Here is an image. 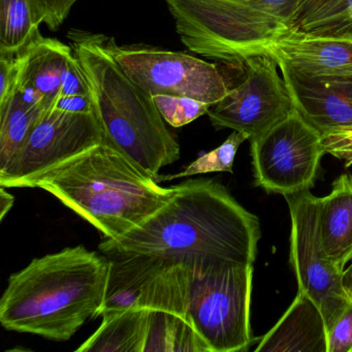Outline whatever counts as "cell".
I'll use <instances>...</instances> for the list:
<instances>
[{
	"label": "cell",
	"instance_id": "obj_1",
	"mask_svg": "<svg viewBox=\"0 0 352 352\" xmlns=\"http://www.w3.org/2000/svg\"><path fill=\"white\" fill-rule=\"evenodd\" d=\"M173 187L164 207L121 238L104 239L100 252L164 257L199 271L219 263H254L261 236L257 216L216 181L190 179Z\"/></svg>",
	"mask_w": 352,
	"mask_h": 352
},
{
	"label": "cell",
	"instance_id": "obj_2",
	"mask_svg": "<svg viewBox=\"0 0 352 352\" xmlns=\"http://www.w3.org/2000/svg\"><path fill=\"white\" fill-rule=\"evenodd\" d=\"M110 272V257L83 245L32 259L9 278L0 323L7 331L69 341L98 317Z\"/></svg>",
	"mask_w": 352,
	"mask_h": 352
},
{
	"label": "cell",
	"instance_id": "obj_3",
	"mask_svg": "<svg viewBox=\"0 0 352 352\" xmlns=\"http://www.w3.org/2000/svg\"><path fill=\"white\" fill-rule=\"evenodd\" d=\"M34 188L56 197L107 240L141 226L174 193L107 142L48 170Z\"/></svg>",
	"mask_w": 352,
	"mask_h": 352
},
{
	"label": "cell",
	"instance_id": "obj_4",
	"mask_svg": "<svg viewBox=\"0 0 352 352\" xmlns=\"http://www.w3.org/2000/svg\"><path fill=\"white\" fill-rule=\"evenodd\" d=\"M69 38L87 80L104 142L157 180L162 168L179 160L181 148L152 96L115 60L108 36L71 30Z\"/></svg>",
	"mask_w": 352,
	"mask_h": 352
},
{
	"label": "cell",
	"instance_id": "obj_5",
	"mask_svg": "<svg viewBox=\"0 0 352 352\" xmlns=\"http://www.w3.org/2000/svg\"><path fill=\"white\" fill-rule=\"evenodd\" d=\"M181 42L191 52L243 67L269 55L271 45L292 26L252 0H164Z\"/></svg>",
	"mask_w": 352,
	"mask_h": 352
},
{
	"label": "cell",
	"instance_id": "obj_6",
	"mask_svg": "<svg viewBox=\"0 0 352 352\" xmlns=\"http://www.w3.org/2000/svg\"><path fill=\"white\" fill-rule=\"evenodd\" d=\"M253 265L219 263L199 270L188 316L211 352L247 351L251 327Z\"/></svg>",
	"mask_w": 352,
	"mask_h": 352
},
{
	"label": "cell",
	"instance_id": "obj_7",
	"mask_svg": "<svg viewBox=\"0 0 352 352\" xmlns=\"http://www.w3.org/2000/svg\"><path fill=\"white\" fill-rule=\"evenodd\" d=\"M106 298L98 316L119 311L172 312L189 319L195 265L144 254L111 255Z\"/></svg>",
	"mask_w": 352,
	"mask_h": 352
},
{
	"label": "cell",
	"instance_id": "obj_8",
	"mask_svg": "<svg viewBox=\"0 0 352 352\" xmlns=\"http://www.w3.org/2000/svg\"><path fill=\"white\" fill-rule=\"evenodd\" d=\"M249 142L256 186L282 195L314 186L325 150L320 131L296 109L267 133Z\"/></svg>",
	"mask_w": 352,
	"mask_h": 352
},
{
	"label": "cell",
	"instance_id": "obj_9",
	"mask_svg": "<svg viewBox=\"0 0 352 352\" xmlns=\"http://www.w3.org/2000/svg\"><path fill=\"white\" fill-rule=\"evenodd\" d=\"M290 214L289 263L298 292L319 307L327 329L351 300L343 283V271L325 254L319 228V197L310 190L283 195Z\"/></svg>",
	"mask_w": 352,
	"mask_h": 352
},
{
	"label": "cell",
	"instance_id": "obj_10",
	"mask_svg": "<svg viewBox=\"0 0 352 352\" xmlns=\"http://www.w3.org/2000/svg\"><path fill=\"white\" fill-rule=\"evenodd\" d=\"M104 142L94 112L74 113L52 108L34 125L11 164L0 170V185L34 188L36 180L74 156Z\"/></svg>",
	"mask_w": 352,
	"mask_h": 352
},
{
	"label": "cell",
	"instance_id": "obj_11",
	"mask_svg": "<svg viewBox=\"0 0 352 352\" xmlns=\"http://www.w3.org/2000/svg\"><path fill=\"white\" fill-rule=\"evenodd\" d=\"M108 45L129 79L150 96H183L213 106L230 90L215 65L186 53L119 47L110 38Z\"/></svg>",
	"mask_w": 352,
	"mask_h": 352
},
{
	"label": "cell",
	"instance_id": "obj_12",
	"mask_svg": "<svg viewBox=\"0 0 352 352\" xmlns=\"http://www.w3.org/2000/svg\"><path fill=\"white\" fill-rule=\"evenodd\" d=\"M243 67L244 79L210 107L208 116L215 129L245 133L251 141L286 118L294 106L273 57H251Z\"/></svg>",
	"mask_w": 352,
	"mask_h": 352
},
{
	"label": "cell",
	"instance_id": "obj_13",
	"mask_svg": "<svg viewBox=\"0 0 352 352\" xmlns=\"http://www.w3.org/2000/svg\"><path fill=\"white\" fill-rule=\"evenodd\" d=\"M294 109L320 131L352 126V78L307 77L276 61Z\"/></svg>",
	"mask_w": 352,
	"mask_h": 352
},
{
	"label": "cell",
	"instance_id": "obj_14",
	"mask_svg": "<svg viewBox=\"0 0 352 352\" xmlns=\"http://www.w3.org/2000/svg\"><path fill=\"white\" fill-rule=\"evenodd\" d=\"M269 55L307 77L352 78V38L321 36L292 26L271 45Z\"/></svg>",
	"mask_w": 352,
	"mask_h": 352
},
{
	"label": "cell",
	"instance_id": "obj_15",
	"mask_svg": "<svg viewBox=\"0 0 352 352\" xmlns=\"http://www.w3.org/2000/svg\"><path fill=\"white\" fill-rule=\"evenodd\" d=\"M73 49L55 38L38 36L23 53L17 90L32 104L54 108L61 96L69 65L76 59Z\"/></svg>",
	"mask_w": 352,
	"mask_h": 352
},
{
	"label": "cell",
	"instance_id": "obj_16",
	"mask_svg": "<svg viewBox=\"0 0 352 352\" xmlns=\"http://www.w3.org/2000/svg\"><path fill=\"white\" fill-rule=\"evenodd\" d=\"M254 351L327 352V329L319 307L298 292L289 308L265 333Z\"/></svg>",
	"mask_w": 352,
	"mask_h": 352
},
{
	"label": "cell",
	"instance_id": "obj_17",
	"mask_svg": "<svg viewBox=\"0 0 352 352\" xmlns=\"http://www.w3.org/2000/svg\"><path fill=\"white\" fill-rule=\"evenodd\" d=\"M319 228L327 258L344 271L352 257L351 175H341L319 199Z\"/></svg>",
	"mask_w": 352,
	"mask_h": 352
},
{
	"label": "cell",
	"instance_id": "obj_18",
	"mask_svg": "<svg viewBox=\"0 0 352 352\" xmlns=\"http://www.w3.org/2000/svg\"><path fill=\"white\" fill-rule=\"evenodd\" d=\"M150 311L129 310L102 315L98 329L77 352H144Z\"/></svg>",
	"mask_w": 352,
	"mask_h": 352
},
{
	"label": "cell",
	"instance_id": "obj_19",
	"mask_svg": "<svg viewBox=\"0 0 352 352\" xmlns=\"http://www.w3.org/2000/svg\"><path fill=\"white\" fill-rule=\"evenodd\" d=\"M47 111L43 104H32L24 100L18 90L0 102V170L11 164Z\"/></svg>",
	"mask_w": 352,
	"mask_h": 352
},
{
	"label": "cell",
	"instance_id": "obj_20",
	"mask_svg": "<svg viewBox=\"0 0 352 352\" xmlns=\"http://www.w3.org/2000/svg\"><path fill=\"white\" fill-rule=\"evenodd\" d=\"M211 352L190 319L172 312L150 311L144 352Z\"/></svg>",
	"mask_w": 352,
	"mask_h": 352
},
{
	"label": "cell",
	"instance_id": "obj_21",
	"mask_svg": "<svg viewBox=\"0 0 352 352\" xmlns=\"http://www.w3.org/2000/svg\"><path fill=\"white\" fill-rule=\"evenodd\" d=\"M30 0H0V54H17L38 36Z\"/></svg>",
	"mask_w": 352,
	"mask_h": 352
},
{
	"label": "cell",
	"instance_id": "obj_22",
	"mask_svg": "<svg viewBox=\"0 0 352 352\" xmlns=\"http://www.w3.org/2000/svg\"><path fill=\"white\" fill-rule=\"evenodd\" d=\"M296 26L311 34L352 38V0H309Z\"/></svg>",
	"mask_w": 352,
	"mask_h": 352
},
{
	"label": "cell",
	"instance_id": "obj_23",
	"mask_svg": "<svg viewBox=\"0 0 352 352\" xmlns=\"http://www.w3.org/2000/svg\"><path fill=\"white\" fill-rule=\"evenodd\" d=\"M249 140L248 135L239 131H234L219 147L204 155L199 156L191 162L184 170L176 175H160L157 182L174 180V179L186 178L195 175L209 174V173H230L236 160V152L245 141Z\"/></svg>",
	"mask_w": 352,
	"mask_h": 352
},
{
	"label": "cell",
	"instance_id": "obj_24",
	"mask_svg": "<svg viewBox=\"0 0 352 352\" xmlns=\"http://www.w3.org/2000/svg\"><path fill=\"white\" fill-rule=\"evenodd\" d=\"M160 115L170 126L182 127L208 114L210 104L195 98L183 96H152Z\"/></svg>",
	"mask_w": 352,
	"mask_h": 352
},
{
	"label": "cell",
	"instance_id": "obj_25",
	"mask_svg": "<svg viewBox=\"0 0 352 352\" xmlns=\"http://www.w3.org/2000/svg\"><path fill=\"white\" fill-rule=\"evenodd\" d=\"M79 0H30L36 23H45L56 32L69 17L71 10Z\"/></svg>",
	"mask_w": 352,
	"mask_h": 352
},
{
	"label": "cell",
	"instance_id": "obj_26",
	"mask_svg": "<svg viewBox=\"0 0 352 352\" xmlns=\"http://www.w3.org/2000/svg\"><path fill=\"white\" fill-rule=\"evenodd\" d=\"M327 352H352V298L327 331Z\"/></svg>",
	"mask_w": 352,
	"mask_h": 352
},
{
	"label": "cell",
	"instance_id": "obj_27",
	"mask_svg": "<svg viewBox=\"0 0 352 352\" xmlns=\"http://www.w3.org/2000/svg\"><path fill=\"white\" fill-rule=\"evenodd\" d=\"M23 65V53L0 54V102L17 90Z\"/></svg>",
	"mask_w": 352,
	"mask_h": 352
},
{
	"label": "cell",
	"instance_id": "obj_28",
	"mask_svg": "<svg viewBox=\"0 0 352 352\" xmlns=\"http://www.w3.org/2000/svg\"><path fill=\"white\" fill-rule=\"evenodd\" d=\"M321 139L325 153L345 160L346 168L352 166V126L325 131Z\"/></svg>",
	"mask_w": 352,
	"mask_h": 352
},
{
	"label": "cell",
	"instance_id": "obj_29",
	"mask_svg": "<svg viewBox=\"0 0 352 352\" xmlns=\"http://www.w3.org/2000/svg\"><path fill=\"white\" fill-rule=\"evenodd\" d=\"M259 8L289 26H296L309 0H252Z\"/></svg>",
	"mask_w": 352,
	"mask_h": 352
},
{
	"label": "cell",
	"instance_id": "obj_30",
	"mask_svg": "<svg viewBox=\"0 0 352 352\" xmlns=\"http://www.w3.org/2000/svg\"><path fill=\"white\" fill-rule=\"evenodd\" d=\"M7 189V187L0 185V221L5 219L6 215L11 211L15 203V197Z\"/></svg>",
	"mask_w": 352,
	"mask_h": 352
},
{
	"label": "cell",
	"instance_id": "obj_31",
	"mask_svg": "<svg viewBox=\"0 0 352 352\" xmlns=\"http://www.w3.org/2000/svg\"><path fill=\"white\" fill-rule=\"evenodd\" d=\"M349 261H351V265L343 271V283L346 292L352 298V257Z\"/></svg>",
	"mask_w": 352,
	"mask_h": 352
}]
</instances>
